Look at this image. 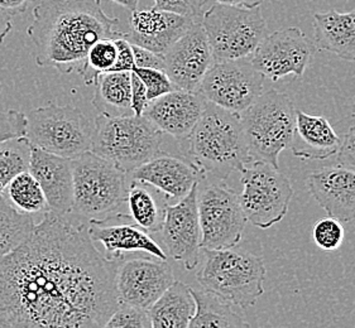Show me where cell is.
I'll use <instances>...</instances> for the list:
<instances>
[{"instance_id": "cell-10", "label": "cell", "mask_w": 355, "mask_h": 328, "mask_svg": "<svg viewBox=\"0 0 355 328\" xmlns=\"http://www.w3.org/2000/svg\"><path fill=\"white\" fill-rule=\"evenodd\" d=\"M241 173L239 199L247 220L264 230L282 221L295 193L290 179L279 167L263 161H252Z\"/></svg>"}, {"instance_id": "cell-29", "label": "cell", "mask_w": 355, "mask_h": 328, "mask_svg": "<svg viewBox=\"0 0 355 328\" xmlns=\"http://www.w3.org/2000/svg\"><path fill=\"white\" fill-rule=\"evenodd\" d=\"M130 219L150 234H157L162 228L164 206L162 207L156 197L141 182L132 179L129 183L127 196Z\"/></svg>"}, {"instance_id": "cell-38", "label": "cell", "mask_w": 355, "mask_h": 328, "mask_svg": "<svg viewBox=\"0 0 355 328\" xmlns=\"http://www.w3.org/2000/svg\"><path fill=\"white\" fill-rule=\"evenodd\" d=\"M133 55H135V67L137 69H157L164 70V55L156 53L153 51L143 48L139 46L132 44Z\"/></svg>"}, {"instance_id": "cell-30", "label": "cell", "mask_w": 355, "mask_h": 328, "mask_svg": "<svg viewBox=\"0 0 355 328\" xmlns=\"http://www.w3.org/2000/svg\"><path fill=\"white\" fill-rule=\"evenodd\" d=\"M3 194L18 211L24 214H44L49 211L42 188L29 171L23 172L12 179Z\"/></svg>"}, {"instance_id": "cell-16", "label": "cell", "mask_w": 355, "mask_h": 328, "mask_svg": "<svg viewBox=\"0 0 355 328\" xmlns=\"http://www.w3.org/2000/svg\"><path fill=\"white\" fill-rule=\"evenodd\" d=\"M173 282V271L167 260L132 259L121 262L115 288L119 303L150 311Z\"/></svg>"}, {"instance_id": "cell-17", "label": "cell", "mask_w": 355, "mask_h": 328, "mask_svg": "<svg viewBox=\"0 0 355 328\" xmlns=\"http://www.w3.org/2000/svg\"><path fill=\"white\" fill-rule=\"evenodd\" d=\"M207 100L199 91L173 90L150 100L144 114L159 131L184 140L199 122Z\"/></svg>"}, {"instance_id": "cell-15", "label": "cell", "mask_w": 355, "mask_h": 328, "mask_svg": "<svg viewBox=\"0 0 355 328\" xmlns=\"http://www.w3.org/2000/svg\"><path fill=\"white\" fill-rule=\"evenodd\" d=\"M164 72L178 90L199 91L213 64L211 48L201 21H195L164 53Z\"/></svg>"}, {"instance_id": "cell-25", "label": "cell", "mask_w": 355, "mask_h": 328, "mask_svg": "<svg viewBox=\"0 0 355 328\" xmlns=\"http://www.w3.org/2000/svg\"><path fill=\"white\" fill-rule=\"evenodd\" d=\"M196 312L191 286L175 280L150 308L152 328H187Z\"/></svg>"}, {"instance_id": "cell-18", "label": "cell", "mask_w": 355, "mask_h": 328, "mask_svg": "<svg viewBox=\"0 0 355 328\" xmlns=\"http://www.w3.org/2000/svg\"><path fill=\"white\" fill-rule=\"evenodd\" d=\"M132 179L155 187L171 200H182L192 187L204 181L199 170L185 157L164 153V150L129 173Z\"/></svg>"}, {"instance_id": "cell-4", "label": "cell", "mask_w": 355, "mask_h": 328, "mask_svg": "<svg viewBox=\"0 0 355 328\" xmlns=\"http://www.w3.org/2000/svg\"><path fill=\"white\" fill-rule=\"evenodd\" d=\"M94 124L90 150L128 174L162 152L164 133L143 115L99 114Z\"/></svg>"}, {"instance_id": "cell-5", "label": "cell", "mask_w": 355, "mask_h": 328, "mask_svg": "<svg viewBox=\"0 0 355 328\" xmlns=\"http://www.w3.org/2000/svg\"><path fill=\"white\" fill-rule=\"evenodd\" d=\"M202 251L205 263L196 274L202 289L236 307L254 306L264 293L266 266L262 257L234 248Z\"/></svg>"}, {"instance_id": "cell-22", "label": "cell", "mask_w": 355, "mask_h": 328, "mask_svg": "<svg viewBox=\"0 0 355 328\" xmlns=\"http://www.w3.org/2000/svg\"><path fill=\"white\" fill-rule=\"evenodd\" d=\"M87 233L94 243L104 246L107 259L121 262L124 253H147L159 260H167V254L135 221L110 224L109 219L90 220Z\"/></svg>"}, {"instance_id": "cell-20", "label": "cell", "mask_w": 355, "mask_h": 328, "mask_svg": "<svg viewBox=\"0 0 355 328\" xmlns=\"http://www.w3.org/2000/svg\"><path fill=\"white\" fill-rule=\"evenodd\" d=\"M193 21L191 18L156 8L135 9L129 18L128 32H124L123 38L130 44L164 55Z\"/></svg>"}, {"instance_id": "cell-7", "label": "cell", "mask_w": 355, "mask_h": 328, "mask_svg": "<svg viewBox=\"0 0 355 328\" xmlns=\"http://www.w3.org/2000/svg\"><path fill=\"white\" fill-rule=\"evenodd\" d=\"M73 206L72 212L89 220H99L127 203L128 173L87 150L72 159Z\"/></svg>"}, {"instance_id": "cell-40", "label": "cell", "mask_w": 355, "mask_h": 328, "mask_svg": "<svg viewBox=\"0 0 355 328\" xmlns=\"http://www.w3.org/2000/svg\"><path fill=\"white\" fill-rule=\"evenodd\" d=\"M115 44H116L118 55L112 71H133L135 55H133L132 44L125 38H115Z\"/></svg>"}, {"instance_id": "cell-1", "label": "cell", "mask_w": 355, "mask_h": 328, "mask_svg": "<svg viewBox=\"0 0 355 328\" xmlns=\"http://www.w3.org/2000/svg\"><path fill=\"white\" fill-rule=\"evenodd\" d=\"M119 264L96 249L87 228L46 211L0 259V327H105L119 306Z\"/></svg>"}, {"instance_id": "cell-21", "label": "cell", "mask_w": 355, "mask_h": 328, "mask_svg": "<svg viewBox=\"0 0 355 328\" xmlns=\"http://www.w3.org/2000/svg\"><path fill=\"white\" fill-rule=\"evenodd\" d=\"M307 188L327 216L341 222L355 220V172L330 167L307 177Z\"/></svg>"}, {"instance_id": "cell-11", "label": "cell", "mask_w": 355, "mask_h": 328, "mask_svg": "<svg viewBox=\"0 0 355 328\" xmlns=\"http://www.w3.org/2000/svg\"><path fill=\"white\" fill-rule=\"evenodd\" d=\"M223 182L213 179L198 191L201 249L235 248L248 221L239 194Z\"/></svg>"}, {"instance_id": "cell-39", "label": "cell", "mask_w": 355, "mask_h": 328, "mask_svg": "<svg viewBox=\"0 0 355 328\" xmlns=\"http://www.w3.org/2000/svg\"><path fill=\"white\" fill-rule=\"evenodd\" d=\"M338 162L355 172V127H350L348 133L341 139L340 148L338 150Z\"/></svg>"}, {"instance_id": "cell-37", "label": "cell", "mask_w": 355, "mask_h": 328, "mask_svg": "<svg viewBox=\"0 0 355 328\" xmlns=\"http://www.w3.org/2000/svg\"><path fill=\"white\" fill-rule=\"evenodd\" d=\"M27 116L17 110H0V142L9 138L26 136Z\"/></svg>"}, {"instance_id": "cell-44", "label": "cell", "mask_w": 355, "mask_h": 328, "mask_svg": "<svg viewBox=\"0 0 355 328\" xmlns=\"http://www.w3.org/2000/svg\"><path fill=\"white\" fill-rule=\"evenodd\" d=\"M215 3L234 6V7L256 8L261 7L264 0H214Z\"/></svg>"}, {"instance_id": "cell-31", "label": "cell", "mask_w": 355, "mask_h": 328, "mask_svg": "<svg viewBox=\"0 0 355 328\" xmlns=\"http://www.w3.org/2000/svg\"><path fill=\"white\" fill-rule=\"evenodd\" d=\"M31 150L32 144L26 136L0 142V193L18 174L29 171Z\"/></svg>"}, {"instance_id": "cell-26", "label": "cell", "mask_w": 355, "mask_h": 328, "mask_svg": "<svg viewBox=\"0 0 355 328\" xmlns=\"http://www.w3.org/2000/svg\"><path fill=\"white\" fill-rule=\"evenodd\" d=\"M93 105L100 115L124 116L132 110V71H109L100 73L94 82Z\"/></svg>"}, {"instance_id": "cell-32", "label": "cell", "mask_w": 355, "mask_h": 328, "mask_svg": "<svg viewBox=\"0 0 355 328\" xmlns=\"http://www.w3.org/2000/svg\"><path fill=\"white\" fill-rule=\"evenodd\" d=\"M116 55L118 50L115 39L105 38L94 43L92 48L87 52L83 70L78 72L86 85H94L100 73L112 71L116 61Z\"/></svg>"}, {"instance_id": "cell-19", "label": "cell", "mask_w": 355, "mask_h": 328, "mask_svg": "<svg viewBox=\"0 0 355 328\" xmlns=\"http://www.w3.org/2000/svg\"><path fill=\"white\" fill-rule=\"evenodd\" d=\"M29 172L41 185L49 210L67 216L73 206L72 159L32 145Z\"/></svg>"}, {"instance_id": "cell-24", "label": "cell", "mask_w": 355, "mask_h": 328, "mask_svg": "<svg viewBox=\"0 0 355 328\" xmlns=\"http://www.w3.org/2000/svg\"><path fill=\"white\" fill-rule=\"evenodd\" d=\"M313 33L316 48L355 62V9L345 13L335 9L315 13Z\"/></svg>"}, {"instance_id": "cell-36", "label": "cell", "mask_w": 355, "mask_h": 328, "mask_svg": "<svg viewBox=\"0 0 355 328\" xmlns=\"http://www.w3.org/2000/svg\"><path fill=\"white\" fill-rule=\"evenodd\" d=\"M153 1H155L153 8L156 9L200 21L202 17V8L209 0H153Z\"/></svg>"}, {"instance_id": "cell-14", "label": "cell", "mask_w": 355, "mask_h": 328, "mask_svg": "<svg viewBox=\"0 0 355 328\" xmlns=\"http://www.w3.org/2000/svg\"><path fill=\"white\" fill-rule=\"evenodd\" d=\"M199 183L175 205H164V217L159 230L161 239L170 257L184 265L187 271L200 262L201 228L198 210Z\"/></svg>"}, {"instance_id": "cell-2", "label": "cell", "mask_w": 355, "mask_h": 328, "mask_svg": "<svg viewBox=\"0 0 355 328\" xmlns=\"http://www.w3.org/2000/svg\"><path fill=\"white\" fill-rule=\"evenodd\" d=\"M119 19L107 15L100 0H41L27 35L36 47V64L64 75L80 72L94 43L123 38Z\"/></svg>"}, {"instance_id": "cell-3", "label": "cell", "mask_w": 355, "mask_h": 328, "mask_svg": "<svg viewBox=\"0 0 355 328\" xmlns=\"http://www.w3.org/2000/svg\"><path fill=\"white\" fill-rule=\"evenodd\" d=\"M180 145L204 179L225 181L252 162L241 116L209 101L199 122Z\"/></svg>"}, {"instance_id": "cell-34", "label": "cell", "mask_w": 355, "mask_h": 328, "mask_svg": "<svg viewBox=\"0 0 355 328\" xmlns=\"http://www.w3.org/2000/svg\"><path fill=\"white\" fill-rule=\"evenodd\" d=\"M105 327L152 328V323L147 309L119 303L118 308L107 320Z\"/></svg>"}, {"instance_id": "cell-9", "label": "cell", "mask_w": 355, "mask_h": 328, "mask_svg": "<svg viewBox=\"0 0 355 328\" xmlns=\"http://www.w3.org/2000/svg\"><path fill=\"white\" fill-rule=\"evenodd\" d=\"M26 116V136L40 149L75 159L92 148L95 124L76 107H37Z\"/></svg>"}, {"instance_id": "cell-41", "label": "cell", "mask_w": 355, "mask_h": 328, "mask_svg": "<svg viewBox=\"0 0 355 328\" xmlns=\"http://www.w3.org/2000/svg\"><path fill=\"white\" fill-rule=\"evenodd\" d=\"M132 110L133 115L137 116H142L144 114L146 107H148L150 100H148V95H147V89L146 85L143 84L142 80L138 78V75L135 71H132Z\"/></svg>"}, {"instance_id": "cell-42", "label": "cell", "mask_w": 355, "mask_h": 328, "mask_svg": "<svg viewBox=\"0 0 355 328\" xmlns=\"http://www.w3.org/2000/svg\"><path fill=\"white\" fill-rule=\"evenodd\" d=\"M32 1L35 0H0V8L12 15H18L24 13Z\"/></svg>"}, {"instance_id": "cell-12", "label": "cell", "mask_w": 355, "mask_h": 328, "mask_svg": "<svg viewBox=\"0 0 355 328\" xmlns=\"http://www.w3.org/2000/svg\"><path fill=\"white\" fill-rule=\"evenodd\" d=\"M264 76L248 57L211 64L199 93L209 102L241 115L262 95Z\"/></svg>"}, {"instance_id": "cell-45", "label": "cell", "mask_w": 355, "mask_h": 328, "mask_svg": "<svg viewBox=\"0 0 355 328\" xmlns=\"http://www.w3.org/2000/svg\"><path fill=\"white\" fill-rule=\"evenodd\" d=\"M112 1L119 4L121 7L127 8L130 12H133L135 9H138L141 0H112Z\"/></svg>"}, {"instance_id": "cell-13", "label": "cell", "mask_w": 355, "mask_h": 328, "mask_svg": "<svg viewBox=\"0 0 355 328\" xmlns=\"http://www.w3.org/2000/svg\"><path fill=\"white\" fill-rule=\"evenodd\" d=\"M316 46L299 27L279 29L263 38L252 53V64L264 78L278 81L304 76Z\"/></svg>"}, {"instance_id": "cell-28", "label": "cell", "mask_w": 355, "mask_h": 328, "mask_svg": "<svg viewBox=\"0 0 355 328\" xmlns=\"http://www.w3.org/2000/svg\"><path fill=\"white\" fill-rule=\"evenodd\" d=\"M35 226L36 224L32 215L18 211L6 196L0 193V259L19 246Z\"/></svg>"}, {"instance_id": "cell-27", "label": "cell", "mask_w": 355, "mask_h": 328, "mask_svg": "<svg viewBox=\"0 0 355 328\" xmlns=\"http://www.w3.org/2000/svg\"><path fill=\"white\" fill-rule=\"evenodd\" d=\"M196 302V312L190 322V328L199 327H249L242 314L234 309V304L205 289H192Z\"/></svg>"}, {"instance_id": "cell-43", "label": "cell", "mask_w": 355, "mask_h": 328, "mask_svg": "<svg viewBox=\"0 0 355 328\" xmlns=\"http://www.w3.org/2000/svg\"><path fill=\"white\" fill-rule=\"evenodd\" d=\"M12 17L13 15L8 13L7 10L0 8V44L6 41L8 35L13 29V23H12Z\"/></svg>"}, {"instance_id": "cell-33", "label": "cell", "mask_w": 355, "mask_h": 328, "mask_svg": "<svg viewBox=\"0 0 355 328\" xmlns=\"http://www.w3.org/2000/svg\"><path fill=\"white\" fill-rule=\"evenodd\" d=\"M311 236L318 248L324 251H334L344 243L345 230L341 221L327 216L313 225Z\"/></svg>"}, {"instance_id": "cell-6", "label": "cell", "mask_w": 355, "mask_h": 328, "mask_svg": "<svg viewBox=\"0 0 355 328\" xmlns=\"http://www.w3.org/2000/svg\"><path fill=\"white\" fill-rule=\"evenodd\" d=\"M239 116L250 159L279 167L278 157L290 148L296 120V107L288 95L268 90Z\"/></svg>"}, {"instance_id": "cell-46", "label": "cell", "mask_w": 355, "mask_h": 328, "mask_svg": "<svg viewBox=\"0 0 355 328\" xmlns=\"http://www.w3.org/2000/svg\"><path fill=\"white\" fill-rule=\"evenodd\" d=\"M354 118H355V99H354Z\"/></svg>"}, {"instance_id": "cell-23", "label": "cell", "mask_w": 355, "mask_h": 328, "mask_svg": "<svg viewBox=\"0 0 355 328\" xmlns=\"http://www.w3.org/2000/svg\"><path fill=\"white\" fill-rule=\"evenodd\" d=\"M338 136L325 116L311 115L296 109V120L292 136V153L305 161H324L334 157L340 148Z\"/></svg>"}, {"instance_id": "cell-8", "label": "cell", "mask_w": 355, "mask_h": 328, "mask_svg": "<svg viewBox=\"0 0 355 328\" xmlns=\"http://www.w3.org/2000/svg\"><path fill=\"white\" fill-rule=\"evenodd\" d=\"M213 64L248 57L267 36L261 7L242 8L215 3L201 17Z\"/></svg>"}, {"instance_id": "cell-35", "label": "cell", "mask_w": 355, "mask_h": 328, "mask_svg": "<svg viewBox=\"0 0 355 328\" xmlns=\"http://www.w3.org/2000/svg\"><path fill=\"white\" fill-rule=\"evenodd\" d=\"M133 71L138 75V78L142 80L143 84L146 85L148 100L150 101L155 100V99L162 96L164 93H168L173 91V90H176V87L172 84V81L164 70L137 69V67H135Z\"/></svg>"}]
</instances>
